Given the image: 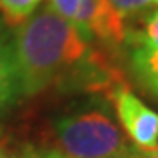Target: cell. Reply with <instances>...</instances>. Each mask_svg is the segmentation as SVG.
Returning <instances> with one entry per match:
<instances>
[{"instance_id":"277c9868","label":"cell","mask_w":158,"mask_h":158,"mask_svg":"<svg viewBox=\"0 0 158 158\" xmlns=\"http://www.w3.org/2000/svg\"><path fill=\"white\" fill-rule=\"evenodd\" d=\"M74 27L86 40L97 37L102 42L119 46L127 39L123 18L109 0H81Z\"/></svg>"},{"instance_id":"5b68a950","label":"cell","mask_w":158,"mask_h":158,"mask_svg":"<svg viewBox=\"0 0 158 158\" xmlns=\"http://www.w3.org/2000/svg\"><path fill=\"white\" fill-rule=\"evenodd\" d=\"M19 97L21 88L14 62L12 34L0 21V114L11 109Z\"/></svg>"},{"instance_id":"9a60e30c","label":"cell","mask_w":158,"mask_h":158,"mask_svg":"<svg viewBox=\"0 0 158 158\" xmlns=\"http://www.w3.org/2000/svg\"><path fill=\"white\" fill-rule=\"evenodd\" d=\"M151 4H158V0H151Z\"/></svg>"},{"instance_id":"5bb4252c","label":"cell","mask_w":158,"mask_h":158,"mask_svg":"<svg viewBox=\"0 0 158 158\" xmlns=\"http://www.w3.org/2000/svg\"><path fill=\"white\" fill-rule=\"evenodd\" d=\"M0 158H11L9 155H7V151L2 148V144H0Z\"/></svg>"},{"instance_id":"6da1fadb","label":"cell","mask_w":158,"mask_h":158,"mask_svg":"<svg viewBox=\"0 0 158 158\" xmlns=\"http://www.w3.org/2000/svg\"><path fill=\"white\" fill-rule=\"evenodd\" d=\"M21 97H32L67 79L90 55L88 42L70 21L49 7L35 11L12 32Z\"/></svg>"},{"instance_id":"7a4b0ae2","label":"cell","mask_w":158,"mask_h":158,"mask_svg":"<svg viewBox=\"0 0 158 158\" xmlns=\"http://www.w3.org/2000/svg\"><path fill=\"white\" fill-rule=\"evenodd\" d=\"M53 130L58 151L67 158H107L130 146L102 100L58 116Z\"/></svg>"},{"instance_id":"8fae6325","label":"cell","mask_w":158,"mask_h":158,"mask_svg":"<svg viewBox=\"0 0 158 158\" xmlns=\"http://www.w3.org/2000/svg\"><path fill=\"white\" fill-rule=\"evenodd\" d=\"M30 158H67L65 155L58 151V149H46V151H39V153H32Z\"/></svg>"},{"instance_id":"8992f818","label":"cell","mask_w":158,"mask_h":158,"mask_svg":"<svg viewBox=\"0 0 158 158\" xmlns=\"http://www.w3.org/2000/svg\"><path fill=\"white\" fill-rule=\"evenodd\" d=\"M134 49L130 55L132 67L139 76L141 83L158 97V48L151 46L144 35H135Z\"/></svg>"},{"instance_id":"52a82bcc","label":"cell","mask_w":158,"mask_h":158,"mask_svg":"<svg viewBox=\"0 0 158 158\" xmlns=\"http://www.w3.org/2000/svg\"><path fill=\"white\" fill-rule=\"evenodd\" d=\"M42 0H0V11L7 27L16 28L18 25L27 21L40 6Z\"/></svg>"},{"instance_id":"ba28073f","label":"cell","mask_w":158,"mask_h":158,"mask_svg":"<svg viewBox=\"0 0 158 158\" xmlns=\"http://www.w3.org/2000/svg\"><path fill=\"white\" fill-rule=\"evenodd\" d=\"M121 18H134L151 6V0H109Z\"/></svg>"},{"instance_id":"3957f363","label":"cell","mask_w":158,"mask_h":158,"mask_svg":"<svg viewBox=\"0 0 158 158\" xmlns=\"http://www.w3.org/2000/svg\"><path fill=\"white\" fill-rule=\"evenodd\" d=\"M113 100L119 125L134 146L141 149H158V113L135 97L125 85L113 91Z\"/></svg>"},{"instance_id":"4fadbf2b","label":"cell","mask_w":158,"mask_h":158,"mask_svg":"<svg viewBox=\"0 0 158 158\" xmlns=\"http://www.w3.org/2000/svg\"><path fill=\"white\" fill-rule=\"evenodd\" d=\"M132 153H134V144H130L125 151H121L119 155H114V156H107V158H132Z\"/></svg>"},{"instance_id":"9c48e42d","label":"cell","mask_w":158,"mask_h":158,"mask_svg":"<svg viewBox=\"0 0 158 158\" xmlns=\"http://www.w3.org/2000/svg\"><path fill=\"white\" fill-rule=\"evenodd\" d=\"M79 2L81 0H49V9L53 12H56L58 16H62L63 19H67L74 25V19L77 16Z\"/></svg>"},{"instance_id":"7c38bea8","label":"cell","mask_w":158,"mask_h":158,"mask_svg":"<svg viewBox=\"0 0 158 158\" xmlns=\"http://www.w3.org/2000/svg\"><path fill=\"white\" fill-rule=\"evenodd\" d=\"M132 158H158V149L148 151V149H141V148L134 146V153H132Z\"/></svg>"},{"instance_id":"30bf717a","label":"cell","mask_w":158,"mask_h":158,"mask_svg":"<svg viewBox=\"0 0 158 158\" xmlns=\"http://www.w3.org/2000/svg\"><path fill=\"white\" fill-rule=\"evenodd\" d=\"M142 35L151 46L158 48V9L146 16V34Z\"/></svg>"}]
</instances>
